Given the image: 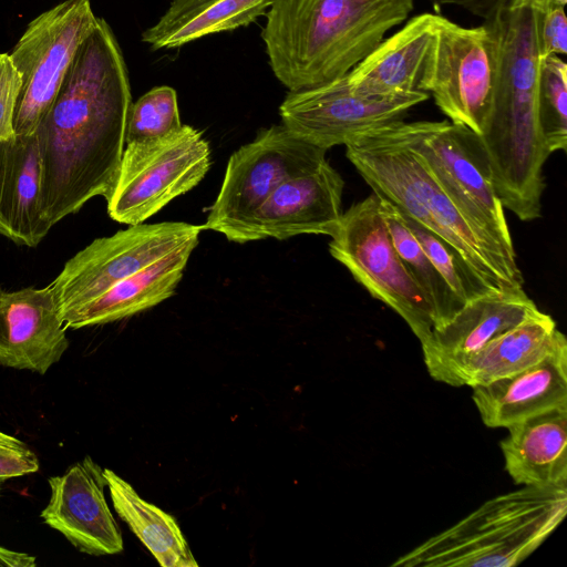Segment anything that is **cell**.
<instances>
[{
	"label": "cell",
	"mask_w": 567,
	"mask_h": 567,
	"mask_svg": "<svg viewBox=\"0 0 567 567\" xmlns=\"http://www.w3.org/2000/svg\"><path fill=\"white\" fill-rule=\"evenodd\" d=\"M538 120L549 154L567 146V64L559 55L540 61Z\"/></svg>",
	"instance_id": "obj_27"
},
{
	"label": "cell",
	"mask_w": 567,
	"mask_h": 567,
	"mask_svg": "<svg viewBox=\"0 0 567 567\" xmlns=\"http://www.w3.org/2000/svg\"><path fill=\"white\" fill-rule=\"evenodd\" d=\"M423 91L371 99L354 93L347 75L299 91H289L279 106L282 125L323 150L347 145L384 125L402 120L429 99Z\"/></svg>",
	"instance_id": "obj_13"
},
{
	"label": "cell",
	"mask_w": 567,
	"mask_h": 567,
	"mask_svg": "<svg viewBox=\"0 0 567 567\" xmlns=\"http://www.w3.org/2000/svg\"><path fill=\"white\" fill-rule=\"evenodd\" d=\"M344 182L327 159L284 181L227 239L247 243L302 234L332 236L342 216Z\"/></svg>",
	"instance_id": "obj_14"
},
{
	"label": "cell",
	"mask_w": 567,
	"mask_h": 567,
	"mask_svg": "<svg viewBox=\"0 0 567 567\" xmlns=\"http://www.w3.org/2000/svg\"><path fill=\"white\" fill-rule=\"evenodd\" d=\"M209 167V144L189 125L161 138L128 143L105 198L107 214L121 224H142L198 185Z\"/></svg>",
	"instance_id": "obj_9"
},
{
	"label": "cell",
	"mask_w": 567,
	"mask_h": 567,
	"mask_svg": "<svg viewBox=\"0 0 567 567\" xmlns=\"http://www.w3.org/2000/svg\"><path fill=\"white\" fill-rule=\"evenodd\" d=\"M435 8L450 6L467 11L468 13L483 19L493 18L507 7L509 0H427Z\"/></svg>",
	"instance_id": "obj_33"
},
{
	"label": "cell",
	"mask_w": 567,
	"mask_h": 567,
	"mask_svg": "<svg viewBox=\"0 0 567 567\" xmlns=\"http://www.w3.org/2000/svg\"><path fill=\"white\" fill-rule=\"evenodd\" d=\"M202 229L183 221L138 224L94 239L70 258L49 285L61 319L121 280L198 239Z\"/></svg>",
	"instance_id": "obj_11"
},
{
	"label": "cell",
	"mask_w": 567,
	"mask_h": 567,
	"mask_svg": "<svg viewBox=\"0 0 567 567\" xmlns=\"http://www.w3.org/2000/svg\"><path fill=\"white\" fill-rule=\"evenodd\" d=\"M182 125L176 91L167 85L155 86L132 103L125 144L161 138Z\"/></svg>",
	"instance_id": "obj_29"
},
{
	"label": "cell",
	"mask_w": 567,
	"mask_h": 567,
	"mask_svg": "<svg viewBox=\"0 0 567 567\" xmlns=\"http://www.w3.org/2000/svg\"><path fill=\"white\" fill-rule=\"evenodd\" d=\"M1 486H2V483L0 482V496H1V488H2Z\"/></svg>",
	"instance_id": "obj_36"
},
{
	"label": "cell",
	"mask_w": 567,
	"mask_h": 567,
	"mask_svg": "<svg viewBox=\"0 0 567 567\" xmlns=\"http://www.w3.org/2000/svg\"><path fill=\"white\" fill-rule=\"evenodd\" d=\"M113 507L163 567H197L198 563L175 518L143 499L134 487L103 468Z\"/></svg>",
	"instance_id": "obj_25"
},
{
	"label": "cell",
	"mask_w": 567,
	"mask_h": 567,
	"mask_svg": "<svg viewBox=\"0 0 567 567\" xmlns=\"http://www.w3.org/2000/svg\"><path fill=\"white\" fill-rule=\"evenodd\" d=\"M96 19L90 0H64L29 22L9 53L22 80L14 115L17 135L35 133Z\"/></svg>",
	"instance_id": "obj_10"
},
{
	"label": "cell",
	"mask_w": 567,
	"mask_h": 567,
	"mask_svg": "<svg viewBox=\"0 0 567 567\" xmlns=\"http://www.w3.org/2000/svg\"><path fill=\"white\" fill-rule=\"evenodd\" d=\"M48 483L50 499L40 514L44 524L81 553L104 556L123 550L120 527L105 499L103 468L91 456L49 477Z\"/></svg>",
	"instance_id": "obj_15"
},
{
	"label": "cell",
	"mask_w": 567,
	"mask_h": 567,
	"mask_svg": "<svg viewBox=\"0 0 567 567\" xmlns=\"http://www.w3.org/2000/svg\"><path fill=\"white\" fill-rule=\"evenodd\" d=\"M537 42L540 61L549 55L567 53V18L565 7L539 13Z\"/></svg>",
	"instance_id": "obj_32"
},
{
	"label": "cell",
	"mask_w": 567,
	"mask_h": 567,
	"mask_svg": "<svg viewBox=\"0 0 567 567\" xmlns=\"http://www.w3.org/2000/svg\"><path fill=\"white\" fill-rule=\"evenodd\" d=\"M567 514V486H523L396 558L392 567H512L532 555Z\"/></svg>",
	"instance_id": "obj_5"
},
{
	"label": "cell",
	"mask_w": 567,
	"mask_h": 567,
	"mask_svg": "<svg viewBox=\"0 0 567 567\" xmlns=\"http://www.w3.org/2000/svg\"><path fill=\"white\" fill-rule=\"evenodd\" d=\"M381 212L393 245L406 270L419 285L430 302L436 326L451 319L465 303L450 289L441 274L433 266L423 248L406 227L400 213L380 198Z\"/></svg>",
	"instance_id": "obj_26"
},
{
	"label": "cell",
	"mask_w": 567,
	"mask_h": 567,
	"mask_svg": "<svg viewBox=\"0 0 567 567\" xmlns=\"http://www.w3.org/2000/svg\"><path fill=\"white\" fill-rule=\"evenodd\" d=\"M538 311L524 289H492L467 301L421 343L430 375L444 383L453 368Z\"/></svg>",
	"instance_id": "obj_16"
},
{
	"label": "cell",
	"mask_w": 567,
	"mask_h": 567,
	"mask_svg": "<svg viewBox=\"0 0 567 567\" xmlns=\"http://www.w3.org/2000/svg\"><path fill=\"white\" fill-rule=\"evenodd\" d=\"M329 251L373 298L393 309L421 343L430 338L434 311L400 258L375 194L342 213Z\"/></svg>",
	"instance_id": "obj_8"
},
{
	"label": "cell",
	"mask_w": 567,
	"mask_h": 567,
	"mask_svg": "<svg viewBox=\"0 0 567 567\" xmlns=\"http://www.w3.org/2000/svg\"><path fill=\"white\" fill-rule=\"evenodd\" d=\"M487 427H508L527 417L567 406V340L560 331L551 349L528 368L472 388Z\"/></svg>",
	"instance_id": "obj_18"
},
{
	"label": "cell",
	"mask_w": 567,
	"mask_h": 567,
	"mask_svg": "<svg viewBox=\"0 0 567 567\" xmlns=\"http://www.w3.org/2000/svg\"><path fill=\"white\" fill-rule=\"evenodd\" d=\"M389 127L426 161L471 226L507 256L516 258L504 207L495 192L489 161L480 135L447 120H399L390 123Z\"/></svg>",
	"instance_id": "obj_6"
},
{
	"label": "cell",
	"mask_w": 567,
	"mask_h": 567,
	"mask_svg": "<svg viewBox=\"0 0 567 567\" xmlns=\"http://www.w3.org/2000/svg\"><path fill=\"white\" fill-rule=\"evenodd\" d=\"M70 346L50 286L0 288V364L45 374Z\"/></svg>",
	"instance_id": "obj_17"
},
{
	"label": "cell",
	"mask_w": 567,
	"mask_h": 567,
	"mask_svg": "<svg viewBox=\"0 0 567 567\" xmlns=\"http://www.w3.org/2000/svg\"><path fill=\"white\" fill-rule=\"evenodd\" d=\"M198 239L171 251L63 318L66 329L105 324L150 309L169 298Z\"/></svg>",
	"instance_id": "obj_22"
},
{
	"label": "cell",
	"mask_w": 567,
	"mask_h": 567,
	"mask_svg": "<svg viewBox=\"0 0 567 567\" xmlns=\"http://www.w3.org/2000/svg\"><path fill=\"white\" fill-rule=\"evenodd\" d=\"M21 85V75L9 53L0 52V143L17 136L14 115Z\"/></svg>",
	"instance_id": "obj_30"
},
{
	"label": "cell",
	"mask_w": 567,
	"mask_h": 567,
	"mask_svg": "<svg viewBox=\"0 0 567 567\" xmlns=\"http://www.w3.org/2000/svg\"><path fill=\"white\" fill-rule=\"evenodd\" d=\"M346 156L373 194L449 241L488 288L524 289L517 259L471 226L426 161L389 124L348 143Z\"/></svg>",
	"instance_id": "obj_4"
},
{
	"label": "cell",
	"mask_w": 567,
	"mask_h": 567,
	"mask_svg": "<svg viewBox=\"0 0 567 567\" xmlns=\"http://www.w3.org/2000/svg\"><path fill=\"white\" fill-rule=\"evenodd\" d=\"M132 105L127 66L103 18L79 48L34 133L41 162V214L53 227L90 199L110 194Z\"/></svg>",
	"instance_id": "obj_1"
},
{
	"label": "cell",
	"mask_w": 567,
	"mask_h": 567,
	"mask_svg": "<svg viewBox=\"0 0 567 567\" xmlns=\"http://www.w3.org/2000/svg\"><path fill=\"white\" fill-rule=\"evenodd\" d=\"M413 8L414 0H271L261 31L271 71L289 91L342 78Z\"/></svg>",
	"instance_id": "obj_2"
},
{
	"label": "cell",
	"mask_w": 567,
	"mask_h": 567,
	"mask_svg": "<svg viewBox=\"0 0 567 567\" xmlns=\"http://www.w3.org/2000/svg\"><path fill=\"white\" fill-rule=\"evenodd\" d=\"M567 0H509L507 7L515 9H529L543 13L549 9L565 7Z\"/></svg>",
	"instance_id": "obj_35"
},
{
	"label": "cell",
	"mask_w": 567,
	"mask_h": 567,
	"mask_svg": "<svg viewBox=\"0 0 567 567\" xmlns=\"http://www.w3.org/2000/svg\"><path fill=\"white\" fill-rule=\"evenodd\" d=\"M271 0H173L159 20L142 33L153 50L174 49L194 40L247 27Z\"/></svg>",
	"instance_id": "obj_24"
},
{
	"label": "cell",
	"mask_w": 567,
	"mask_h": 567,
	"mask_svg": "<svg viewBox=\"0 0 567 567\" xmlns=\"http://www.w3.org/2000/svg\"><path fill=\"white\" fill-rule=\"evenodd\" d=\"M539 12L508 7L498 12L502 63L492 113L480 135L495 192L519 220L542 216L544 164L549 157L538 120Z\"/></svg>",
	"instance_id": "obj_3"
},
{
	"label": "cell",
	"mask_w": 567,
	"mask_h": 567,
	"mask_svg": "<svg viewBox=\"0 0 567 567\" xmlns=\"http://www.w3.org/2000/svg\"><path fill=\"white\" fill-rule=\"evenodd\" d=\"M37 454L20 439L0 431V482L39 471Z\"/></svg>",
	"instance_id": "obj_31"
},
{
	"label": "cell",
	"mask_w": 567,
	"mask_h": 567,
	"mask_svg": "<svg viewBox=\"0 0 567 567\" xmlns=\"http://www.w3.org/2000/svg\"><path fill=\"white\" fill-rule=\"evenodd\" d=\"M501 441L505 470L522 486H567V406L512 424Z\"/></svg>",
	"instance_id": "obj_21"
},
{
	"label": "cell",
	"mask_w": 567,
	"mask_h": 567,
	"mask_svg": "<svg viewBox=\"0 0 567 567\" xmlns=\"http://www.w3.org/2000/svg\"><path fill=\"white\" fill-rule=\"evenodd\" d=\"M559 333L555 320L539 310L453 368L444 383L473 388L515 374L539 361Z\"/></svg>",
	"instance_id": "obj_23"
},
{
	"label": "cell",
	"mask_w": 567,
	"mask_h": 567,
	"mask_svg": "<svg viewBox=\"0 0 567 567\" xmlns=\"http://www.w3.org/2000/svg\"><path fill=\"white\" fill-rule=\"evenodd\" d=\"M400 215L433 266L463 303L492 290L475 275L465 259L449 241L410 217Z\"/></svg>",
	"instance_id": "obj_28"
},
{
	"label": "cell",
	"mask_w": 567,
	"mask_h": 567,
	"mask_svg": "<svg viewBox=\"0 0 567 567\" xmlns=\"http://www.w3.org/2000/svg\"><path fill=\"white\" fill-rule=\"evenodd\" d=\"M326 153L285 125L259 131L230 156L203 229L227 238L284 181L317 166L327 159Z\"/></svg>",
	"instance_id": "obj_12"
},
{
	"label": "cell",
	"mask_w": 567,
	"mask_h": 567,
	"mask_svg": "<svg viewBox=\"0 0 567 567\" xmlns=\"http://www.w3.org/2000/svg\"><path fill=\"white\" fill-rule=\"evenodd\" d=\"M497 14L477 27L439 16L436 41L419 84L452 123L478 135L488 123L499 82Z\"/></svg>",
	"instance_id": "obj_7"
},
{
	"label": "cell",
	"mask_w": 567,
	"mask_h": 567,
	"mask_svg": "<svg viewBox=\"0 0 567 567\" xmlns=\"http://www.w3.org/2000/svg\"><path fill=\"white\" fill-rule=\"evenodd\" d=\"M41 162L35 135L0 143V236L34 248L52 228L41 214Z\"/></svg>",
	"instance_id": "obj_20"
},
{
	"label": "cell",
	"mask_w": 567,
	"mask_h": 567,
	"mask_svg": "<svg viewBox=\"0 0 567 567\" xmlns=\"http://www.w3.org/2000/svg\"><path fill=\"white\" fill-rule=\"evenodd\" d=\"M439 16L430 12L414 16L385 38L347 74L351 90L371 99L420 91L419 84L436 41Z\"/></svg>",
	"instance_id": "obj_19"
},
{
	"label": "cell",
	"mask_w": 567,
	"mask_h": 567,
	"mask_svg": "<svg viewBox=\"0 0 567 567\" xmlns=\"http://www.w3.org/2000/svg\"><path fill=\"white\" fill-rule=\"evenodd\" d=\"M35 557L0 546V567H34Z\"/></svg>",
	"instance_id": "obj_34"
}]
</instances>
